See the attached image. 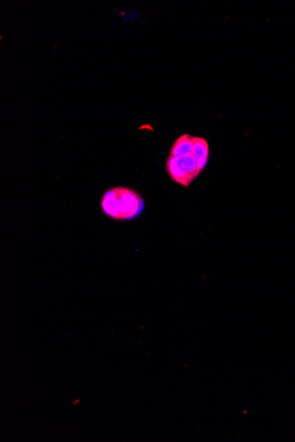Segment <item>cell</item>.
<instances>
[{
    "instance_id": "2",
    "label": "cell",
    "mask_w": 295,
    "mask_h": 442,
    "mask_svg": "<svg viewBox=\"0 0 295 442\" xmlns=\"http://www.w3.org/2000/svg\"><path fill=\"white\" fill-rule=\"evenodd\" d=\"M100 204L103 214L117 221L135 219L144 209L143 197L135 190L124 186L106 191Z\"/></svg>"
},
{
    "instance_id": "1",
    "label": "cell",
    "mask_w": 295,
    "mask_h": 442,
    "mask_svg": "<svg viewBox=\"0 0 295 442\" xmlns=\"http://www.w3.org/2000/svg\"><path fill=\"white\" fill-rule=\"evenodd\" d=\"M209 153V144L206 139L189 135L179 137L166 161L171 179L184 187L189 186L206 168Z\"/></svg>"
}]
</instances>
